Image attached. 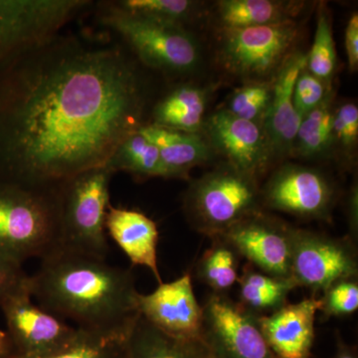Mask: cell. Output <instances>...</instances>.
<instances>
[{
    "instance_id": "4",
    "label": "cell",
    "mask_w": 358,
    "mask_h": 358,
    "mask_svg": "<svg viewBox=\"0 0 358 358\" xmlns=\"http://www.w3.org/2000/svg\"><path fill=\"white\" fill-rule=\"evenodd\" d=\"M96 21L121 43L143 68L167 76H185L199 68V40L185 26L166 24L134 15L113 1L96 4Z\"/></svg>"
},
{
    "instance_id": "8",
    "label": "cell",
    "mask_w": 358,
    "mask_h": 358,
    "mask_svg": "<svg viewBox=\"0 0 358 358\" xmlns=\"http://www.w3.org/2000/svg\"><path fill=\"white\" fill-rule=\"evenodd\" d=\"M92 6L89 0H0V72Z\"/></svg>"
},
{
    "instance_id": "26",
    "label": "cell",
    "mask_w": 358,
    "mask_h": 358,
    "mask_svg": "<svg viewBox=\"0 0 358 358\" xmlns=\"http://www.w3.org/2000/svg\"><path fill=\"white\" fill-rule=\"evenodd\" d=\"M159 154L162 178L166 179H188L192 169L216 155L201 133H187L173 145L160 148Z\"/></svg>"
},
{
    "instance_id": "33",
    "label": "cell",
    "mask_w": 358,
    "mask_h": 358,
    "mask_svg": "<svg viewBox=\"0 0 358 358\" xmlns=\"http://www.w3.org/2000/svg\"><path fill=\"white\" fill-rule=\"evenodd\" d=\"M331 90L333 86L324 83L319 78L313 76L307 68H303L294 84V109L300 117H303L324 102Z\"/></svg>"
},
{
    "instance_id": "39",
    "label": "cell",
    "mask_w": 358,
    "mask_h": 358,
    "mask_svg": "<svg viewBox=\"0 0 358 358\" xmlns=\"http://www.w3.org/2000/svg\"><path fill=\"white\" fill-rule=\"evenodd\" d=\"M204 358H218V357H216V355H214V353L212 352L210 350H209V352H207V355H205Z\"/></svg>"
},
{
    "instance_id": "37",
    "label": "cell",
    "mask_w": 358,
    "mask_h": 358,
    "mask_svg": "<svg viewBox=\"0 0 358 358\" xmlns=\"http://www.w3.org/2000/svg\"><path fill=\"white\" fill-rule=\"evenodd\" d=\"M15 352L6 331L0 329V358H13Z\"/></svg>"
},
{
    "instance_id": "13",
    "label": "cell",
    "mask_w": 358,
    "mask_h": 358,
    "mask_svg": "<svg viewBox=\"0 0 358 358\" xmlns=\"http://www.w3.org/2000/svg\"><path fill=\"white\" fill-rule=\"evenodd\" d=\"M294 231L293 226L260 210L235 224L221 237L254 268L275 277L292 278Z\"/></svg>"
},
{
    "instance_id": "3",
    "label": "cell",
    "mask_w": 358,
    "mask_h": 358,
    "mask_svg": "<svg viewBox=\"0 0 358 358\" xmlns=\"http://www.w3.org/2000/svg\"><path fill=\"white\" fill-rule=\"evenodd\" d=\"M60 187L0 181V256L22 267L58 250Z\"/></svg>"
},
{
    "instance_id": "11",
    "label": "cell",
    "mask_w": 358,
    "mask_h": 358,
    "mask_svg": "<svg viewBox=\"0 0 358 358\" xmlns=\"http://www.w3.org/2000/svg\"><path fill=\"white\" fill-rule=\"evenodd\" d=\"M203 341L218 358H275L259 315L227 294H211L203 307Z\"/></svg>"
},
{
    "instance_id": "9",
    "label": "cell",
    "mask_w": 358,
    "mask_h": 358,
    "mask_svg": "<svg viewBox=\"0 0 358 358\" xmlns=\"http://www.w3.org/2000/svg\"><path fill=\"white\" fill-rule=\"evenodd\" d=\"M336 188L319 169L286 162L261 188L263 206L310 220L331 221Z\"/></svg>"
},
{
    "instance_id": "28",
    "label": "cell",
    "mask_w": 358,
    "mask_h": 358,
    "mask_svg": "<svg viewBox=\"0 0 358 358\" xmlns=\"http://www.w3.org/2000/svg\"><path fill=\"white\" fill-rule=\"evenodd\" d=\"M128 336L82 329L79 338L56 352L38 357L13 358H127Z\"/></svg>"
},
{
    "instance_id": "20",
    "label": "cell",
    "mask_w": 358,
    "mask_h": 358,
    "mask_svg": "<svg viewBox=\"0 0 358 358\" xmlns=\"http://www.w3.org/2000/svg\"><path fill=\"white\" fill-rule=\"evenodd\" d=\"M303 1L282 0H220L215 18L221 28H246L296 20Z\"/></svg>"
},
{
    "instance_id": "10",
    "label": "cell",
    "mask_w": 358,
    "mask_h": 358,
    "mask_svg": "<svg viewBox=\"0 0 358 358\" xmlns=\"http://www.w3.org/2000/svg\"><path fill=\"white\" fill-rule=\"evenodd\" d=\"M357 274V251L348 238L294 228L291 277L296 286L324 293L334 282Z\"/></svg>"
},
{
    "instance_id": "24",
    "label": "cell",
    "mask_w": 358,
    "mask_h": 358,
    "mask_svg": "<svg viewBox=\"0 0 358 358\" xmlns=\"http://www.w3.org/2000/svg\"><path fill=\"white\" fill-rule=\"evenodd\" d=\"M212 241L197 264V275L213 294H226L238 284L241 256L224 238L214 237Z\"/></svg>"
},
{
    "instance_id": "30",
    "label": "cell",
    "mask_w": 358,
    "mask_h": 358,
    "mask_svg": "<svg viewBox=\"0 0 358 358\" xmlns=\"http://www.w3.org/2000/svg\"><path fill=\"white\" fill-rule=\"evenodd\" d=\"M273 96V79L247 82L235 90L223 108L226 112L246 121L263 124Z\"/></svg>"
},
{
    "instance_id": "16",
    "label": "cell",
    "mask_w": 358,
    "mask_h": 358,
    "mask_svg": "<svg viewBox=\"0 0 358 358\" xmlns=\"http://www.w3.org/2000/svg\"><path fill=\"white\" fill-rule=\"evenodd\" d=\"M307 65V54L294 50L273 78V96L263 129L270 143L273 159L282 160L293 155L301 117L294 107V84Z\"/></svg>"
},
{
    "instance_id": "17",
    "label": "cell",
    "mask_w": 358,
    "mask_h": 358,
    "mask_svg": "<svg viewBox=\"0 0 358 358\" xmlns=\"http://www.w3.org/2000/svg\"><path fill=\"white\" fill-rule=\"evenodd\" d=\"M320 300L306 298L287 303L268 315H259L266 343L275 358H310L315 341V322Z\"/></svg>"
},
{
    "instance_id": "32",
    "label": "cell",
    "mask_w": 358,
    "mask_h": 358,
    "mask_svg": "<svg viewBox=\"0 0 358 358\" xmlns=\"http://www.w3.org/2000/svg\"><path fill=\"white\" fill-rule=\"evenodd\" d=\"M320 312L326 317H345L358 310L357 278H350L334 282L320 299Z\"/></svg>"
},
{
    "instance_id": "36",
    "label": "cell",
    "mask_w": 358,
    "mask_h": 358,
    "mask_svg": "<svg viewBox=\"0 0 358 358\" xmlns=\"http://www.w3.org/2000/svg\"><path fill=\"white\" fill-rule=\"evenodd\" d=\"M346 222L348 226V239L353 244L357 243L358 238V186L357 181L353 182L346 199Z\"/></svg>"
},
{
    "instance_id": "18",
    "label": "cell",
    "mask_w": 358,
    "mask_h": 358,
    "mask_svg": "<svg viewBox=\"0 0 358 358\" xmlns=\"http://www.w3.org/2000/svg\"><path fill=\"white\" fill-rule=\"evenodd\" d=\"M106 231L134 266L150 268L157 282H162L157 265L159 234L152 219L141 211L110 205Z\"/></svg>"
},
{
    "instance_id": "31",
    "label": "cell",
    "mask_w": 358,
    "mask_h": 358,
    "mask_svg": "<svg viewBox=\"0 0 358 358\" xmlns=\"http://www.w3.org/2000/svg\"><path fill=\"white\" fill-rule=\"evenodd\" d=\"M358 143V108L357 103L345 102L334 109L333 152L341 155L345 164L357 157Z\"/></svg>"
},
{
    "instance_id": "2",
    "label": "cell",
    "mask_w": 358,
    "mask_h": 358,
    "mask_svg": "<svg viewBox=\"0 0 358 358\" xmlns=\"http://www.w3.org/2000/svg\"><path fill=\"white\" fill-rule=\"evenodd\" d=\"M32 299L78 329L129 336L140 319L133 273L103 259L56 250L29 275Z\"/></svg>"
},
{
    "instance_id": "35",
    "label": "cell",
    "mask_w": 358,
    "mask_h": 358,
    "mask_svg": "<svg viewBox=\"0 0 358 358\" xmlns=\"http://www.w3.org/2000/svg\"><path fill=\"white\" fill-rule=\"evenodd\" d=\"M345 50L350 72L358 68V14L352 13L345 29Z\"/></svg>"
},
{
    "instance_id": "5",
    "label": "cell",
    "mask_w": 358,
    "mask_h": 358,
    "mask_svg": "<svg viewBox=\"0 0 358 358\" xmlns=\"http://www.w3.org/2000/svg\"><path fill=\"white\" fill-rule=\"evenodd\" d=\"M259 179L221 162L190 182L183 197L188 222L205 236L218 237L235 224L262 210Z\"/></svg>"
},
{
    "instance_id": "14",
    "label": "cell",
    "mask_w": 358,
    "mask_h": 358,
    "mask_svg": "<svg viewBox=\"0 0 358 358\" xmlns=\"http://www.w3.org/2000/svg\"><path fill=\"white\" fill-rule=\"evenodd\" d=\"M201 134L214 154L258 179L274 162L262 124L239 119L224 109L205 117Z\"/></svg>"
},
{
    "instance_id": "29",
    "label": "cell",
    "mask_w": 358,
    "mask_h": 358,
    "mask_svg": "<svg viewBox=\"0 0 358 358\" xmlns=\"http://www.w3.org/2000/svg\"><path fill=\"white\" fill-rule=\"evenodd\" d=\"M113 3L134 15L185 27L200 6L192 0H115Z\"/></svg>"
},
{
    "instance_id": "1",
    "label": "cell",
    "mask_w": 358,
    "mask_h": 358,
    "mask_svg": "<svg viewBox=\"0 0 358 358\" xmlns=\"http://www.w3.org/2000/svg\"><path fill=\"white\" fill-rule=\"evenodd\" d=\"M150 81L121 43L58 33L0 72V181L59 187L148 122Z\"/></svg>"
},
{
    "instance_id": "34",
    "label": "cell",
    "mask_w": 358,
    "mask_h": 358,
    "mask_svg": "<svg viewBox=\"0 0 358 358\" xmlns=\"http://www.w3.org/2000/svg\"><path fill=\"white\" fill-rule=\"evenodd\" d=\"M28 285L29 275L26 274L22 267L0 256V305Z\"/></svg>"
},
{
    "instance_id": "23",
    "label": "cell",
    "mask_w": 358,
    "mask_h": 358,
    "mask_svg": "<svg viewBox=\"0 0 358 358\" xmlns=\"http://www.w3.org/2000/svg\"><path fill=\"white\" fill-rule=\"evenodd\" d=\"M334 94L333 89L324 102L301 117L292 157L324 159L333 152Z\"/></svg>"
},
{
    "instance_id": "38",
    "label": "cell",
    "mask_w": 358,
    "mask_h": 358,
    "mask_svg": "<svg viewBox=\"0 0 358 358\" xmlns=\"http://www.w3.org/2000/svg\"><path fill=\"white\" fill-rule=\"evenodd\" d=\"M334 358H357L355 348H352L343 341L338 334L336 338V353Z\"/></svg>"
},
{
    "instance_id": "12",
    "label": "cell",
    "mask_w": 358,
    "mask_h": 358,
    "mask_svg": "<svg viewBox=\"0 0 358 358\" xmlns=\"http://www.w3.org/2000/svg\"><path fill=\"white\" fill-rule=\"evenodd\" d=\"M16 357H32L61 350L74 343L81 329L47 312L32 301L29 285L0 305Z\"/></svg>"
},
{
    "instance_id": "6",
    "label": "cell",
    "mask_w": 358,
    "mask_h": 358,
    "mask_svg": "<svg viewBox=\"0 0 358 358\" xmlns=\"http://www.w3.org/2000/svg\"><path fill=\"white\" fill-rule=\"evenodd\" d=\"M113 176L106 166L95 167L61 185L58 250L106 260L109 253L106 216Z\"/></svg>"
},
{
    "instance_id": "7",
    "label": "cell",
    "mask_w": 358,
    "mask_h": 358,
    "mask_svg": "<svg viewBox=\"0 0 358 358\" xmlns=\"http://www.w3.org/2000/svg\"><path fill=\"white\" fill-rule=\"evenodd\" d=\"M300 35L296 20L246 28H221L217 56L224 69L247 82L268 81L277 74Z\"/></svg>"
},
{
    "instance_id": "22",
    "label": "cell",
    "mask_w": 358,
    "mask_h": 358,
    "mask_svg": "<svg viewBox=\"0 0 358 358\" xmlns=\"http://www.w3.org/2000/svg\"><path fill=\"white\" fill-rule=\"evenodd\" d=\"M240 305L257 315L275 312L288 303L289 294L298 288L292 278L266 274L247 265L238 280Z\"/></svg>"
},
{
    "instance_id": "19",
    "label": "cell",
    "mask_w": 358,
    "mask_h": 358,
    "mask_svg": "<svg viewBox=\"0 0 358 358\" xmlns=\"http://www.w3.org/2000/svg\"><path fill=\"white\" fill-rule=\"evenodd\" d=\"M211 90L192 83L176 85L152 106L148 124L201 133Z\"/></svg>"
},
{
    "instance_id": "15",
    "label": "cell",
    "mask_w": 358,
    "mask_h": 358,
    "mask_svg": "<svg viewBox=\"0 0 358 358\" xmlns=\"http://www.w3.org/2000/svg\"><path fill=\"white\" fill-rule=\"evenodd\" d=\"M141 317L155 329L180 341H203V308L189 273L173 282H160L152 293L138 294Z\"/></svg>"
},
{
    "instance_id": "21",
    "label": "cell",
    "mask_w": 358,
    "mask_h": 358,
    "mask_svg": "<svg viewBox=\"0 0 358 358\" xmlns=\"http://www.w3.org/2000/svg\"><path fill=\"white\" fill-rule=\"evenodd\" d=\"M208 352L204 341L171 338L141 317L127 339V358H204Z\"/></svg>"
},
{
    "instance_id": "25",
    "label": "cell",
    "mask_w": 358,
    "mask_h": 358,
    "mask_svg": "<svg viewBox=\"0 0 358 358\" xmlns=\"http://www.w3.org/2000/svg\"><path fill=\"white\" fill-rule=\"evenodd\" d=\"M106 166L113 173H127L138 179L162 178L159 150L138 131L122 141Z\"/></svg>"
},
{
    "instance_id": "27",
    "label": "cell",
    "mask_w": 358,
    "mask_h": 358,
    "mask_svg": "<svg viewBox=\"0 0 358 358\" xmlns=\"http://www.w3.org/2000/svg\"><path fill=\"white\" fill-rule=\"evenodd\" d=\"M308 71L324 83L333 86L338 69V55L334 38L333 21L326 3H320L317 13L315 39L307 54Z\"/></svg>"
}]
</instances>
